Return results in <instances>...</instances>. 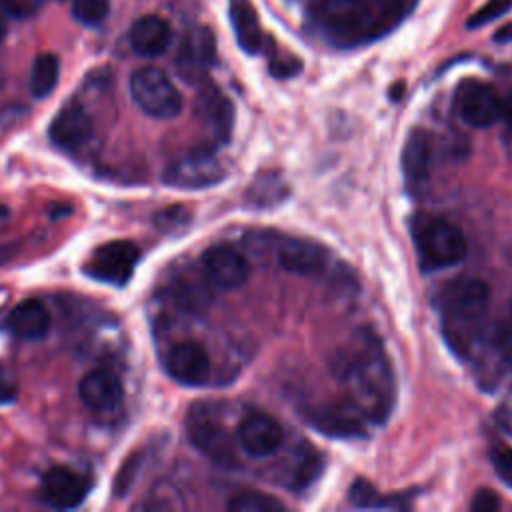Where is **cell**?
Here are the masks:
<instances>
[{
    "instance_id": "1f68e13d",
    "label": "cell",
    "mask_w": 512,
    "mask_h": 512,
    "mask_svg": "<svg viewBox=\"0 0 512 512\" xmlns=\"http://www.w3.org/2000/svg\"><path fill=\"white\" fill-rule=\"evenodd\" d=\"M492 340H494V346L500 352V356L512 364V314H508L496 322Z\"/></svg>"
},
{
    "instance_id": "5b68a950",
    "label": "cell",
    "mask_w": 512,
    "mask_h": 512,
    "mask_svg": "<svg viewBox=\"0 0 512 512\" xmlns=\"http://www.w3.org/2000/svg\"><path fill=\"white\" fill-rule=\"evenodd\" d=\"M186 430L190 442L220 466H234L236 446L228 428L208 404H198L188 412Z\"/></svg>"
},
{
    "instance_id": "f35d334b",
    "label": "cell",
    "mask_w": 512,
    "mask_h": 512,
    "mask_svg": "<svg viewBox=\"0 0 512 512\" xmlns=\"http://www.w3.org/2000/svg\"><path fill=\"white\" fill-rule=\"evenodd\" d=\"M4 34H6V20H4V16L0 12V40L4 38Z\"/></svg>"
},
{
    "instance_id": "4316f807",
    "label": "cell",
    "mask_w": 512,
    "mask_h": 512,
    "mask_svg": "<svg viewBox=\"0 0 512 512\" xmlns=\"http://www.w3.org/2000/svg\"><path fill=\"white\" fill-rule=\"evenodd\" d=\"M418 0H374L376 6V22L380 28V34L388 32L396 24H400L406 16L412 14Z\"/></svg>"
},
{
    "instance_id": "8d00e7d4",
    "label": "cell",
    "mask_w": 512,
    "mask_h": 512,
    "mask_svg": "<svg viewBox=\"0 0 512 512\" xmlns=\"http://www.w3.org/2000/svg\"><path fill=\"white\" fill-rule=\"evenodd\" d=\"M500 116L506 120V124L512 128V94L506 96L502 100V110H500Z\"/></svg>"
},
{
    "instance_id": "7c38bea8",
    "label": "cell",
    "mask_w": 512,
    "mask_h": 512,
    "mask_svg": "<svg viewBox=\"0 0 512 512\" xmlns=\"http://www.w3.org/2000/svg\"><path fill=\"white\" fill-rule=\"evenodd\" d=\"M282 438V426L262 412L248 414L236 430L238 446L252 458L272 456L280 448Z\"/></svg>"
},
{
    "instance_id": "8fae6325",
    "label": "cell",
    "mask_w": 512,
    "mask_h": 512,
    "mask_svg": "<svg viewBox=\"0 0 512 512\" xmlns=\"http://www.w3.org/2000/svg\"><path fill=\"white\" fill-rule=\"evenodd\" d=\"M166 372L184 386H202L210 376V356L206 348L194 340L178 342L164 360Z\"/></svg>"
},
{
    "instance_id": "277c9868",
    "label": "cell",
    "mask_w": 512,
    "mask_h": 512,
    "mask_svg": "<svg viewBox=\"0 0 512 512\" xmlns=\"http://www.w3.org/2000/svg\"><path fill=\"white\" fill-rule=\"evenodd\" d=\"M412 238L424 270L456 266L466 256V238L450 220L434 214H420L412 220Z\"/></svg>"
},
{
    "instance_id": "83f0119b",
    "label": "cell",
    "mask_w": 512,
    "mask_h": 512,
    "mask_svg": "<svg viewBox=\"0 0 512 512\" xmlns=\"http://www.w3.org/2000/svg\"><path fill=\"white\" fill-rule=\"evenodd\" d=\"M294 464L296 466L292 468V474H290V488H294V490L310 486L322 472V456L318 452H314L312 448H306L296 458Z\"/></svg>"
},
{
    "instance_id": "44dd1931",
    "label": "cell",
    "mask_w": 512,
    "mask_h": 512,
    "mask_svg": "<svg viewBox=\"0 0 512 512\" xmlns=\"http://www.w3.org/2000/svg\"><path fill=\"white\" fill-rule=\"evenodd\" d=\"M432 140L424 130H414L402 150V170L410 188H420L430 174Z\"/></svg>"
},
{
    "instance_id": "d590c367",
    "label": "cell",
    "mask_w": 512,
    "mask_h": 512,
    "mask_svg": "<svg viewBox=\"0 0 512 512\" xmlns=\"http://www.w3.org/2000/svg\"><path fill=\"white\" fill-rule=\"evenodd\" d=\"M470 508L474 512H496L500 510V498L494 490H488V488H480L474 498H472V504Z\"/></svg>"
},
{
    "instance_id": "f546056e",
    "label": "cell",
    "mask_w": 512,
    "mask_h": 512,
    "mask_svg": "<svg viewBox=\"0 0 512 512\" xmlns=\"http://www.w3.org/2000/svg\"><path fill=\"white\" fill-rule=\"evenodd\" d=\"M512 8V0H488L482 8H478L468 20L466 26L468 28H480L500 16H504L506 12H510Z\"/></svg>"
},
{
    "instance_id": "2e32d148",
    "label": "cell",
    "mask_w": 512,
    "mask_h": 512,
    "mask_svg": "<svg viewBox=\"0 0 512 512\" xmlns=\"http://www.w3.org/2000/svg\"><path fill=\"white\" fill-rule=\"evenodd\" d=\"M80 400L92 412H110L120 406L124 388L120 378L104 368L88 372L78 384Z\"/></svg>"
},
{
    "instance_id": "ffe728a7",
    "label": "cell",
    "mask_w": 512,
    "mask_h": 512,
    "mask_svg": "<svg viewBox=\"0 0 512 512\" xmlns=\"http://www.w3.org/2000/svg\"><path fill=\"white\" fill-rule=\"evenodd\" d=\"M198 118L202 120L204 128L216 138V140H228L232 130V104L224 94H220L216 88H208L198 96L196 102Z\"/></svg>"
},
{
    "instance_id": "7402d4cb",
    "label": "cell",
    "mask_w": 512,
    "mask_h": 512,
    "mask_svg": "<svg viewBox=\"0 0 512 512\" xmlns=\"http://www.w3.org/2000/svg\"><path fill=\"white\" fill-rule=\"evenodd\" d=\"M228 16H230L238 46L248 54L260 52L262 44H264V34H262L260 20H258V14H256L252 2L250 0H228Z\"/></svg>"
},
{
    "instance_id": "cb8c5ba5",
    "label": "cell",
    "mask_w": 512,
    "mask_h": 512,
    "mask_svg": "<svg viewBox=\"0 0 512 512\" xmlns=\"http://www.w3.org/2000/svg\"><path fill=\"white\" fill-rule=\"evenodd\" d=\"M58 76H60V60L54 54H40L34 64H32V72H30V92L34 98H44L48 96L56 84H58Z\"/></svg>"
},
{
    "instance_id": "d6a6232c",
    "label": "cell",
    "mask_w": 512,
    "mask_h": 512,
    "mask_svg": "<svg viewBox=\"0 0 512 512\" xmlns=\"http://www.w3.org/2000/svg\"><path fill=\"white\" fill-rule=\"evenodd\" d=\"M490 460H492V466H494L496 474L508 486H512V448L506 446V444H496L490 450Z\"/></svg>"
},
{
    "instance_id": "4fadbf2b",
    "label": "cell",
    "mask_w": 512,
    "mask_h": 512,
    "mask_svg": "<svg viewBox=\"0 0 512 512\" xmlns=\"http://www.w3.org/2000/svg\"><path fill=\"white\" fill-rule=\"evenodd\" d=\"M88 490H90L88 478L66 466L50 468L42 476V486H40V494L44 502L60 510L80 506L88 496Z\"/></svg>"
},
{
    "instance_id": "30bf717a",
    "label": "cell",
    "mask_w": 512,
    "mask_h": 512,
    "mask_svg": "<svg viewBox=\"0 0 512 512\" xmlns=\"http://www.w3.org/2000/svg\"><path fill=\"white\" fill-rule=\"evenodd\" d=\"M202 270L206 280L220 290L240 288L248 278L246 258L232 246L218 244L204 252Z\"/></svg>"
},
{
    "instance_id": "5bb4252c",
    "label": "cell",
    "mask_w": 512,
    "mask_h": 512,
    "mask_svg": "<svg viewBox=\"0 0 512 512\" xmlns=\"http://www.w3.org/2000/svg\"><path fill=\"white\" fill-rule=\"evenodd\" d=\"M94 134V124L80 104L64 106L50 124V140L66 152H78Z\"/></svg>"
},
{
    "instance_id": "d4e9b609",
    "label": "cell",
    "mask_w": 512,
    "mask_h": 512,
    "mask_svg": "<svg viewBox=\"0 0 512 512\" xmlns=\"http://www.w3.org/2000/svg\"><path fill=\"white\" fill-rule=\"evenodd\" d=\"M286 192H288V188H286L282 176L266 172L254 180V184L248 190V196L256 206H272V204L280 202L286 196Z\"/></svg>"
},
{
    "instance_id": "d6986e66",
    "label": "cell",
    "mask_w": 512,
    "mask_h": 512,
    "mask_svg": "<svg viewBox=\"0 0 512 512\" xmlns=\"http://www.w3.org/2000/svg\"><path fill=\"white\" fill-rule=\"evenodd\" d=\"M4 326L20 340H40L50 328V314L40 300H24L10 310Z\"/></svg>"
},
{
    "instance_id": "e0dca14e",
    "label": "cell",
    "mask_w": 512,
    "mask_h": 512,
    "mask_svg": "<svg viewBox=\"0 0 512 512\" xmlns=\"http://www.w3.org/2000/svg\"><path fill=\"white\" fill-rule=\"evenodd\" d=\"M278 264L298 276H314L324 270L328 254L324 246L312 240H302V238H286L278 246Z\"/></svg>"
},
{
    "instance_id": "ba28073f",
    "label": "cell",
    "mask_w": 512,
    "mask_h": 512,
    "mask_svg": "<svg viewBox=\"0 0 512 512\" xmlns=\"http://www.w3.org/2000/svg\"><path fill=\"white\" fill-rule=\"evenodd\" d=\"M458 114L472 128H488L500 118L502 100L494 86L482 80H464L456 92Z\"/></svg>"
},
{
    "instance_id": "484cf974",
    "label": "cell",
    "mask_w": 512,
    "mask_h": 512,
    "mask_svg": "<svg viewBox=\"0 0 512 512\" xmlns=\"http://www.w3.org/2000/svg\"><path fill=\"white\" fill-rule=\"evenodd\" d=\"M228 510L232 512H280L284 510L282 502L270 494L258 490H244L230 498Z\"/></svg>"
},
{
    "instance_id": "6da1fadb",
    "label": "cell",
    "mask_w": 512,
    "mask_h": 512,
    "mask_svg": "<svg viewBox=\"0 0 512 512\" xmlns=\"http://www.w3.org/2000/svg\"><path fill=\"white\" fill-rule=\"evenodd\" d=\"M350 406L372 422H384L394 406V376L380 342L360 336L338 364Z\"/></svg>"
},
{
    "instance_id": "52a82bcc",
    "label": "cell",
    "mask_w": 512,
    "mask_h": 512,
    "mask_svg": "<svg viewBox=\"0 0 512 512\" xmlns=\"http://www.w3.org/2000/svg\"><path fill=\"white\" fill-rule=\"evenodd\" d=\"M140 260V248L130 240H114L98 246L86 262V272L106 284L124 286Z\"/></svg>"
},
{
    "instance_id": "603a6c76",
    "label": "cell",
    "mask_w": 512,
    "mask_h": 512,
    "mask_svg": "<svg viewBox=\"0 0 512 512\" xmlns=\"http://www.w3.org/2000/svg\"><path fill=\"white\" fill-rule=\"evenodd\" d=\"M308 422L326 436L336 438H354L364 432L362 422L354 412L338 406H318L308 410Z\"/></svg>"
},
{
    "instance_id": "4dcf8cb0",
    "label": "cell",
    "mask_w": 512,
    "mask_h": 512,
    "mask_svg": "<svg viewBox=\"0 0 512 512\" xmlns=\"http://www.w3.org/2000/svg\"><path fill=\"white\" fill-rule=\"evenodd\" d=\"M350 502L356 508H380L384 506V496H380L370 482L356 480L350 488Z\"/></svg>"
},
{
    "instance_id": "3957f363",
    "label": "cell",
    "mask_w": 512,
    "mask_h": 512,
    "mask_svg": "<svg viewBox=\"0 0 512 512\" xmlns=\"http://www.w3.org/2000/svg\"><path fill=\"white\" fill-rule=\"evenodd\" d=\"M312 18L318 30L338 46H354L380 36L376 16L364 0H316Z\"/></svg>"
},
{
    "instance_id": "7a4b0ae2",
    "label": "cell",
    "mask_w": 512,
    "mask_h": 512,
    "mask_svg": "<svg viewBox=\"0 0 512 512\" xmlns=\"http://www.w3.org/2000/svg\"><path fill=\"white\" fill-rule=\"evenodd\" d=\"M490 304V288L480 278H458L448 284L442 296L444 332L454 348L464 350L468 338L482 324Z\"/></svg>"
},
{
    "instance_id": "9a60e30c",
    "label": "cell",
    "mask_w": 512,
    "mask_h": 512,
    "mask_svg": "<svg viewBox=\"0 0 512 512\" xmlns=\"http://www.w3.org/2000/svg\"><path fill=\"white\" fill-rule=\"evenodd\" d=\"M216 60V40L210 28L194 26L186 32L180 52H178V70L186 78H196L204 74Z\"/></svg>"
},
{
    "instance_id": "f1b7e54d",
    "label": "cell",
    "mask_w": 512,
    "mask_h": 512,
    "mask_svg": "<svg viewBox=\"0 0 512 512\" xmlns=\"http://www.w3.org/2000/svg\"><path fill=\"white\" fill-rule=\"evenodd\" d=\"M110 12V0H72V14L84 26H98Z\"/></svg>"
},
{
    "instance_id": "9c48e42d",
    "label": "cell",
    "mask_w": 512,
    "mask_h": 512,
    "mask_svg": "<svg viewBox=\"0 0 512 512\" xmlns=\"http://www.w3.org/2000/svg\"><path fill=\"white\" fill-rule=\"evenodd\" d=\"M224 178V168L210 152H192L176 162L164 174V180L176 188L198 190L212 186Z\"/></svg>"
},
{
    "instance_id": "8992f818",
    "label": "cell",
    "mask_w": 512,
    "mask_h": 512,
    "mask_svg": "<svg viewBox=\"0 0 512 512\" xmlns=\"http://www.w3.org/2000/svg\"><path fill=\"white\" fill-rule=\"evenodd\" d=\"M130 94L138 108L152 118H174L182 110V94L158 68H140L130 78Z\"/></svg>"
},
{
    "instance_id": "836d02e7",
    "label": "cell",
    "mask_w": 512,
    "mask_h": 512,
    "mask_svg": "<svg viewBox=\"0 0 512 512\" xmlns=\"http://www.w3.org/2000/svg\"><path fill=\"white\" fill-rule=\"evenodd\" d=\"M44 0H2L4 10L14 18H30L42 8Z\"/></svg>"
},
{
    "instance_id": "74e56055",
    "label": "cell",
    "mask_w": 512,
    "mask_h": 512,
    "mask_svg": "<svg viewBox=\"0 0 512 512\" xmlns=\"http://www.w3.org/2000/svg\"><path fill=\"white\" fill-rule=\"evenodd\" d=\"M494 40H496V42H510V40H512V24L502 26V28L494 34Z\"/></svg>"
},
{
    "instance_id": "e575fe53",
    "label": "cell",
    "mask_w": 512,
    "mask_h": 512,
    "mask_svg": "<svg viewBox=\"0 0 512 512\" xmlns=\"http://www.w3.org/2000/svg\"><path fill=\"white\" fill-rule=\"evenodd\" d=\"M18 396V380L10 368L0 364V404H10Z\"/></svg>"
},
{
    "instance_id": "ac0fdd59",
    "label": "cell",
    "mask_w": 512,
    "mask_h": 512,
    "mask_svg": "<svg viewBox=\"0 0 512 512\" xmlns=\"http://www.w3.org/2000/svg\"><path fill=\"white\" fill-rule=\"evenodd\" d=\"M128 40L136 54L144 58H156L164 54L166 48L170 46L172 28L164 18L156 14H146L132 24Z\"/></svg>"
},
{
    "instance_id": "ab89813d",
    "label": "cell",
    "mask_w": 512,
    "mask_h": 512,
    "mask_svg": "<svg viewBox=\"0 0 512 512\" xmlns=\"http://www.w3.org/2000/svg\"><path fill=\"white\" fill-rule=\"evenodd\" d=\"M6 254H8V250H4V248H0V262L6 258Z\"/></svg>"
}]
</instances>
